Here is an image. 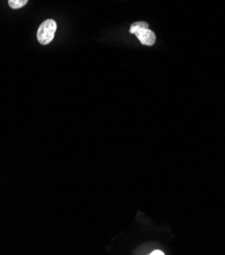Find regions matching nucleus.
Returning <instances> with one entry per match:
<instances>
[{
    "mask_svg": "<svg viewBox=\"0 0 225 255\" xmlns=\"http://www.w3.org/2000/svg\"><path fill=\"white\" fill-rule=\"evenodd\" d=\"M130 34L135 35L142 45L153 46L156 41L155 34L149 30V25L145 21H137L131 24Z\"/></svg>",
    "mask_w": 225,
    "mask_h": 255,
    "instance_id": "f257e3e1",
    "label": "nucleus"
},
{
    "mask_svg": "<svg viewBox=\"0 0 225 255\" xmlns=\"http://www.w3.org/2000/svg\"><path fill=\"white\" fill-rule=\"evenodd\" d=\"M57 30V23L54 19H47L41 23L38 29L37 38L40 44L47 45L54 39Z\"/></svg>",
    "mask_w": 225,
    "mask_h": 255,
    "instance_id": "f03ea898",
    "label": "nucleus"
},
{
    "mask_svg": "<svg viewBox=\"0 0 225 255\" xmlns=\"http://www.w3.org/2000/svg\"><path fill=\"white\" fill-rule=\"evenodd\" d=\"M29 0H8V5L12 9H18L28 3Z\"/></svg>",
    "mask_w": 225,
    "mask_h": 255,
    "instance_id": "7ed1b4c3",
    "label": "nucleus"
},
{
    "mask_svg": "<svg viewBox=\"0 0 225 255\" xmlns=\"http://www.w3.org/2000/svg\"><path fill=\"white\" fill-rule=\"evenodd\" d=\"M150 254H151V255H164V253L162 251H160V250H154Z\"/></svg>",
    "mask_w": 225,
    "mask_h": 255,
    "instance_id": "20e7f679",
    "label": "nucleus"
}]
</instances>
